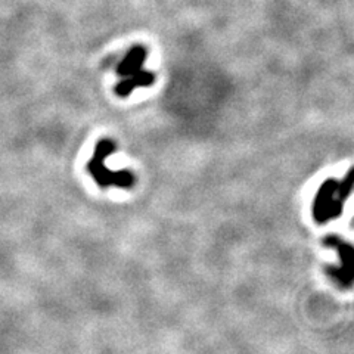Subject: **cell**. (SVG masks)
Listing matches in <instances>:
<instances>
[{
    "label": "cell",
    "instance_id": "cell-2",
    "mask_svg": "<svg viewBox=\"0 0 354 354\" xmlns=\"http://www.w3.org/2000/svg\"><path fill=\"white\" fill-rule=\"evenodd\" d=\"M115 142L113 139H101L95 147L91 161L87 162V171L101 187L117 186L121 189H131L136 183V176L130 170L113 171L106 167V158L115 152Z\"/></svg>",
    "mask_w": 354,
    "mask_h": 354
},
{
    "label": "cell",
    "instance_id": "cell-3",
    "mask_svg": "<svg viewBox=\"0 0 354 354\" xmlns=\"http://www.w3.org/2000/svg\"><path fill=\"white\" fill-rule=\"evenodd\" d=\"M324 245L335 250L339 259L338 266L326 268L328 278L339 290H350L354 286V245L338 235H326L324 238Z\"/></svg>",
    "mask_w": 354,
    "mask_h": 354
},
{
    "label": "cell",
    "instance_id": "cell-1",
    "mask_svg": "<svg viewBox=\"0 0 354 354\" xmlns=\"http://www.w3.org/2000/svg\"><path fill=\"white\" fill-rule=\"evenodd\" d=\"M354 192V167L341 180L328 179L315 196L313 217L317 223L335 220L342 214L347 198Z\"/></svg>",
    "mask_w": 354,
    "mask_h": 354
},
{
    "label": "cell",
    "instance_id": "cell-5",
    "mask_svg": "<svg viewBox=\"0 0 354 354\" xmlns=\"http://www.w3.org/2000/svg\"><path fill=\"white\" fill-rule=\"evenodd\" d=\"M155 83V74L148 70H140L139 73L133 74L127 79L121 80L115 86V95L120 97H127L138 87H149Z\"/></svg>",
    "mask_w": 354,
    "mask_h": 354
},
{
    "label": "cell",
    "instance_id": "cell-4",
    "mask_svg": "<svg viewBox=\"0 0 354 354\" xmlns=\"http://www.w3.org/2000/svg\"><path fill=\"white\" fill-rule=\"evenodd\" d=\"M147 55L148 50L145 46L142 44H135L127 53L124 59L121 61L117 66V74L123 79H127V77L139 73L140 70H143V64L147 61Z\"/></svg>",
    "mask_w": 354,
    "mask_h": 354
}]
</instances>
